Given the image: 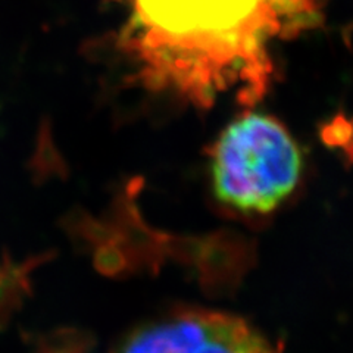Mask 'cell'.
<instances>
[{"instance_id":"1","label":"cell","mask_w":353,"mask_h":353,"mask_svg":"<svg viewBox=\"0 0 353 353\" xmlns=\"http://www.w3.org/2000/svg\"><path fill=\"white\" fill-rule=\"evenodd\" d=\"M127 21L118 46L136 80L197 108L233 93L253 108L268 93L271 46L318 22L324 0H114Z\"/></svg>"},{"instance_id":"2","label":"cell","mask_w":353,"mask_h":353,"mask_svg":"<svg viewBox=\"0 0 353 353\" xmlns=\"http://www.w3.org/2000/svg\"><path fill=\"white\" fill-rule=\"evenodd\" d=\"M301 152L277 119L246 114L230 124L212 150L214 190L240 212H270L297 184Z\"/></svg>"},{"instance_id":"3","label":"cell","mask_w":353,"mask_h":353,"mask_svg":"<svg viewBox=\"0 0 353 353\" xmlns=\"http://www.w3.org/2000/svg\"><path fill=\"white\" fill-rule=\"evenodd\" d=\"M110 353H279L243 319L214 311H181L131 331Z\"/></svg>"},{"instance_id":"4","label":"cell","mask_w":353,"mask_h":353,"mask_svg":"<svg viewBox=\"0 0 353 353\" xmlns=\"http://www.w3.org/2000/svg\"><path fill=\"white\" fill-rule=\"evenodd\" d=\"M54 258V253L43 252L22 262H15L5 252L0 258V330L24 306L32 294L31 274Z\"/></svg>"},{"instance_id":"5","label":"cell","mask_w":353,"mask_h":353,"mask_svg":"<svg viewBox=\"0 0 353 353\" xmlns=\"http://www.w3.org/2000/svg\"><path fill=\"white\" fill-rule=\"evenodd\" d=\"M92 339L77 328H57L37 336L32 353H90Z\"/></svg>"}]
</instances>
